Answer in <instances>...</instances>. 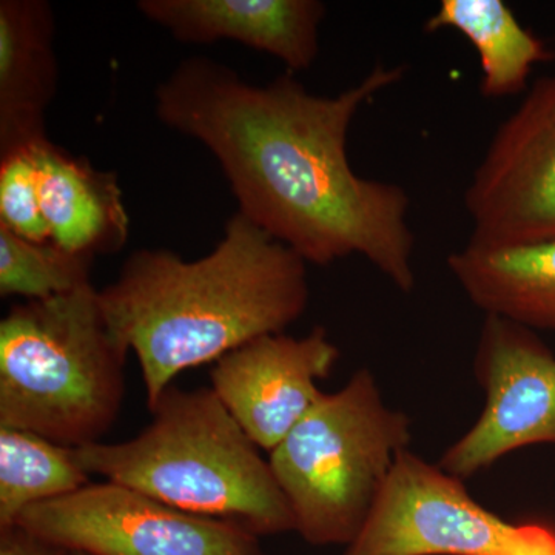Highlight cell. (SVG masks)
<instances>
[{
    "instance_id": "obj_10",
    "label": "cell",
    "mask_w": 555,
    "mask_h": 555,
    "mask_svg": "<svg viewBox=\"0 0 555 555\" xmlns=\"http://www.w3.org/2000/svg\"><path fill=\"white\" fill-rule=\"evenodd\" d=\"M338 358L324 327L306 337L264 335L214 363L211 389L257 447L272 452L323 398L318 382Z\"/></svg>"
},
{
    "instance_id": "obj_6",
    "label": "cell",
    "mask_w": 555,
    "mask_h": 555,
    "mask_svg": "<svg viewBox=\"0 0 555 555\" xmlns=\"http://www.w3.org/2000/svg\"><path fill=\"white\" fill-rule=\"evenodd\" d=\"M346 555H555V531L506 524L463 480L403 451Z\"/></svg>"
},
{
    "instance_id": "obj_15",
    "label": "cell",
    "mask_w": 555,
    "mask_h": 555,
    "mask_svg": "<svg viewBox=\"0 0 555 555\" xmlns=\"http://www.w3.org/2000/svg\"><path fill=\"white\" fill-rule=\"evenodd\" d=\"M460 33L477 51L480 91L489 100L526 93L535 65L553 57L545 40L524 27L505 0H441L426 33Z\"/></svg>"
},
{
    "instance_id": "obj_13",
    "label": "cell",
    "mask_w": 555,
    "mask_h": 555,
    "mask_svg": "<svg viewBox=\"0 0 555 555\" xmlns=\"http://www.w3.org/2000/svg\"><path fill=\"white\" fill-rule=\"evenodd\" d=\"M56 20L46 0L0 2V156L47 139L57 94Z\"/></svg>"
},
{
    "instance_id": "obj_9",
    "label": "cell",
    "mask_w": 555,
    "mask_h": 555,
    "mask_svg": "<svg viewBox=\"0 0 555 555\" xmlns=\"http://www.w3.org/2000/svg\"><path fill=\"white\" fill-rule=\"evenodd\" d=\"M474 367L485 390L483 412L438 463L460 480L517 449L555 447V357L534 331L486 315Z\"/></svg>"
},
{
    "instance_id": "obj_18",
    "label": "cell",
    "mask_w": 555,
    "mask_h": 555,
    "mask_svg": "<svg viewBox=\"0 0 555 555\" xmlns=\"http://www.w3.org/2000/svg\"><path fill=\"white\" fill-rule=\"evenodd\" d=\"M0 225L33 243L50 241L30 147L0 156Z\"/></svg>"
},
{
    "instance_id": "obj_20",
    "label": "cell",
    "mask_w": 555,
    "mask_h": 555,
    "mask_svg": "<svg viewBox=\"0 0 555 555\" xmlns=\"http://www.w3.org/2000/svg\"><path fill=\"white\" fill-rule=\"evenodd\" d=\"M72 555H87V554H83V553H72Z\"/></svg>"
},
{
    "instance_id": "obj_16",
    "label": "cell",
    "mask_w": 555,
    "mask_h": 555,
    "mask_svg": "<svg viewBox=\"0 0 555 555\" xmlns=\"http://www.w3.org/2000/svg\"><path fill=\"white\" fill-rule=\"evenodd\" d=\"M90 477L75 448L0 426V529L16 525L28 507L75 494Z\"/></svg>"
},
{
    "instance_id": "obj_17",
    "label": "cell",
    "mask_w": 555,
    "mask_h": 555,
    "mask_svg": "<svg viewBox=\"0 0 555 555\" xmlns=\"http://www.w3.org/2000/svg\"><path fill=\"white\" fill-rule=\"evenodd\" d=\"M94 258L54 244L33 243L0 225V295L38 301L89 286Z\"/></svg>"
},
{
    "instance_id": "obj_11",
    "label": "cell",
    "mask_w": 555,
    "mask_h": 555,
    "mask_svg": "<svg viewBox=\"0 0 555 555\" xmlns=\"http://www.w3.org/2000/svg\"><path fill=\"white\" fill-rule=\"evenodd\" d=\"M138 10L178 42L233 40L305 72L320 54L327 9L320 0H141Z\"/></svg>"
},
{
    "instance_id": "obj_19",
    "label": "cell",
    "mask_w": 555,
    "mask_h": 555,
    "mask_svg": "<svg viewBox=\"0 0 555 555\" xmlns=\"http://www.w3.org/2000/svg\"><path fill=\"white\" fill-rule=\"evenodd\" d=\"M0 555H72V553L14 525L0 529Z\"/></svg>"
},
{
    "instance_id": "obj_7",
    "label": "cell",
    "mask_w": 555,
    "mask_h": 555,
    "mask_svg": "<svg viewBox=\"0 0 555 555\" xmlns=\"http://www.w3.org/2000/svg\"><path fill=\"white\" fill-rule=\"evenodd\" d=\"M16 525L87 555H268L246 529L184 513L112 481L28 507Z\"/></svg>"
},
{
    "instance_id": "obj_5",
    "label": "cell",
    "mask_w": 555,
    "mask_h": 555,
    "mask_svg": "<svg viewBox=\"0 0 555 555\" xmlns=\"http://www.w3.org/2000/svg\"><path fill=\"white\" fill-rule=\"evenodd\" d=\"M409 443L411 420L387 406L367 367L324 393L269 452L295 531L310 545L349 546Z\"/></svg>"
},
{
    "instance_id": "obj_3",
    "label": "cell",
    "mask_w": 555,
    "mask_h": 555,
    "mask_svg": "<svg viewBox=\"0 0 555 555\" xmlns=\"http://www.w3.org/2000/svg\"><path fill=\"white\" fill-rule=\"evenodd\" d=\"M149 409L137 437L76 449L90 476L257 537L295 531L269 460L211 387L171 385Z\"/></svg>"
},
{
    "instance_id": "obj_8",
    "label": "cell",
    "mask_w": 555,
    "mask_h": 555,
    "mask_svg": "<svg viewBox=\"0 0 555 555\" xmlns=\"http://www.w3.org/2000/svg\"><path fill=\"white\" fill-rule=\"evenodd\" d=\"M465 208L473 243L555 240V72L534 80L492 134L467 184Z\"/></svg>"
},
{
    "instance_id": "obj_12",
    "label": "cell",
    "mask_w": 555,
    "mask_h": 555,
    "mask_svg": "<svg viewBox=\"0 0 555 555\" xmlns=\"http://www.w3.org/2000/svg\"><path fill=\"white\" fill-rule=\"evenodd\" d=\"M40 208L50 241L83 257L115 255L130 235L119 179L98 170L49 138L31 145Z\"/></svg>"
},
{
    "instance_id": "obj_2",
    "label": "cell",
    "mask_w": 555,
    "mask_h": 555,
    "mask_svg": "<svg viewBox=\"0 0 555 555\" xmlns=\"http://www.w3.org/2000/svg\"><path fill=\"white\" fill-rule=\"evenodd\" d=\"M309 295L308 262L240 211L206 257L141 248L100 291L109 328L138 358L149 408L182 372L283 334Z\"/></svg>"
},
{
    "instance_id": "obj_14",
    "label": "cell",
    "mask_w": 555,
    "mask_h": 555,
    "mask_svg": "<svg viewBox=\"0 0 555 555\" xmlns=\"http://www.w3.org/2000/svg\"><path fill=\"white\" fill-rule=\"evenodd\" d=\"M448 269L485 315L555 334V240L516 246L467 241Z\"/></svg>"
},
{
    "instance_id": "obj_4",
    "label": "cell",
    "mask_w": 555,
    "mask_h": 555,
    "mask_svg": "<svg viewBox=\"0 0 555 555\" xmlns=\"http://www.w3.org/2000/svg\"><path fill=\"white\" fill-rule=\"evenodd\" d=\"M127 356L93 284L13 306L0 321V426L100 443L122 408Z\"/></svg>"
},
{
    "instance_id": "obj_1",
    "label": "cell",
    "mask_w": 555,
    "mask_h": 555,
    "mask_svg": "<svg viewBox=\"0 0 555 555\" xmlns=\"http://www.w3.org/2000/svg\"><path fill=\"white\" fill-rule=\"evenodd\" d=\"M406 72L378 62L356 86L320 96L292 73L251 86L228 65L195 56L159 83L155 112L206 145L240 214L308 264L357 255L409 294L416 283L411 198L393 182L360 177L347 158L358 112Z\"/></svg>"
}]
</instances>
